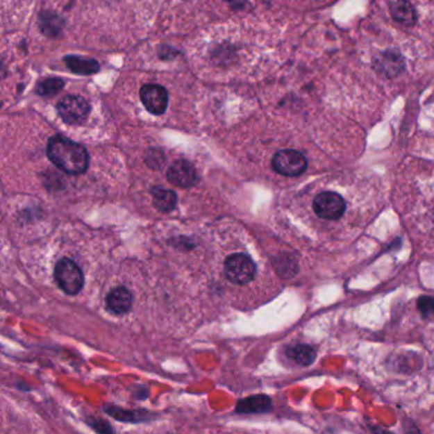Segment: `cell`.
Wrapping results in <instances>:
<instances>
[{"mask_svg": "<svg viewBox=\"0 0 434 434\" xmlns=\"http://www.w3.org/2000/svg\"><path fill=\"white\" fill-rule=\"evenodd\" d=\"M347 209L344 199L336 192H322L313 200V210L322 219L336 221Z\"/></svg>", "mask_w": 434, "mask_h": 434, "instance_id": "6", "label": "cell"}, {"mask_svg": "<svg viewBox=\"0 0 434 434\" xmlns=\"http://www.w3.org/2000/svg\"><path fill=\"white\" fill-rule=\"evenodd\" d=\"M140 99L147 111L153 115H162L168 106V93L160 84H145L140 90Z\"/></svg>", "mask_w": 434, "mask_h": 434, "instance_id": "7", "label": "cell"}, {"mask_svg": "<svg viewBox=\"0 0 434 434\" xmlns=\"http://www.w3.org/2000/svg\"><path fill=\"white\" fill-rule=\"evenodd\" d=\"M287 356L301 366H311L317 357L316 351L312 347L306 345V344H297V345L290 347L287 349Z\"/></svg>", "mask_w": 434, "mask_h": 434, "instance_id": "14", "label": "cell"}, {"mask_svg": "<svg viewBox=\"0 0 434 434\" xmlns=\"http://www.w3.org/2000/svg\"><path fill=\"white\" fill-rule=\"evenodd\" d=\"M65 64L73 73L76 74H82V76H91L96 74L99 72V61L90 58H82V56H76V55H69L65 59Z\"/></svg>", "mask_w": 434, "mask_h": 434, "instance_id": "12", "label": "cell"}, {"mask_svg": "<svg viewBox=\"0 0 434 434\" xmlns=\"http://www.w3.org/2000/svg\"><path fill=\"white\" fill-rule=\"evenodd\" d=\"M65 82L60 78H49L40 82L36 87V92L41 96H51L64 88Z\"/></svg>", "mask_w": 434, "mask_h": 434, "instance_id": "15", "label": "cell"}, {"mask_svg": "<svg viewBox=\"0 0 434 434\" xmlns=\"http://www.w3.org/2000/svg\"><path fill=\"white\" fill-rule=\"evenodd\" d=\"M224 273L229 282L244 285L253 281L256 275V265L250 256L244 253H235L226 259Z\"/></svg>", "mask_w": 434, "mask_h": 434, "instance_id": "3", "label": "cell"}, {"mask_svg": "<svg viewBox=\"0 0 434 434\" xmlns=\"http://www.w3.org/2000/svg\"><path fill=\"white\" fill-rule=\"evenodd\" d=\"M153 204L163 213H168L175 209L177 203V195L175 191L163 189V187H153L152 189Z\"/></svg>", "mask_w": 434, "mask_h": 434, "instance_id": "13", "label": "cell"}, {"mask_svg": "<svg viewBox=\"0 0 434 434\" xmlns=\"http://www.w3.org/2000/svg\"><path fill=\"white\" fill-rule=\"evenodd\" d=\"M167 180L175 186L186 189L198 183L199 175L189 160H178L168 168Z\"/></svg>", "mask_w": 434, "mask_h": 434, "instance_id": "8", "label": "cell"}, {"mask_svg": "<svg viewBox=\"0 0 434 434\" xmlns=\"http://www.w3.org/2000/svg\"><path fill=\"white\" fill-rule=\"evenodd\" d=\"M58 112L62 122L69 125L83 124L91 112V106L87 99L81 96H65L58 102Z\"/></svg>", "mask_w": 434, "mask_h": 434, "instance_id": "4", "label": "cell"}, {"mask_svg": "<svg viewBox=\"0 0 434 434\" xmlns=\"http://www.w3.org/2000/svg\"><path fill=\"white\" fill-rule=\"evenodd\" d=\"M405 431H406V434H420L418 428L415 427L414 423H409V424L405 427Z\"/></svg>", "mask_w": 434, "mask_h": 434, "instance_id": "17", "label": "cell"}, {"mask_svg": "<svg viewBox=\"0 0 434 434\" xmlns=\"http://www.w3.org/2000/svg\"><path fill=\"white\" fill-rule=\"evenodd\" d=\"M133 305V296L128 288L116 287L106 297V306L110 312L114 315L128 313Z\"/></svg>", "mask_w": 434, "mask_h": 434, "instance_id": "9", "label": "cell"}, {"mask_svg": "<svg viewBox=\"0 0 434 434\" xmlns=\"http://www.w3.org/2000/svg\"><path fill=\"white\" fill-rule=\"evenodd\" d=\"M272 399L267 395H253L238 401L237 414H264L272 409Z\"/></svg>", "mask_w": 434, "mask_h": 434, "instance_id": "10", "label": "cell"}, {"mask_svg": "<svg viewBox=\"0 0 434 434\" xmlns=\"http://www.w3.org/2000/svg\"><path fill=\"white\" fill-rule=\"evenodd\" d=\"M53 276L59 288L69 296H76L83 290V272L73 260L68 258L59 260L55 265Z\"/></svg>", "mask_w": 434, "mask_h": 434, "instance_id": "2", "label": "cell"}, {"mask_svg": "<svg viewBox=\"0 0 434 434\" xmlns=\"http://www.w3.org/2000/svg\"><path fill=\"white\" fill-rule=\"evenodd\" d=\"M273 168L278 174L288 177L301 176L307 169V160L305 156L298 151L285 149L276 153L273 157Z\"/></svg>", "mask_w": 434, "mask_h": 434, "instance_id": "5", "label": "cell"}, {"mask_svg": "<svg viewBox=\"0 0 434 434\" xmlns=\"http://www.w3.org/2000/svg\"><path fill=\"white\" fill-rule=\"evenodd\" d=\"M418 310H419L420 315L424 317V319H429L431 316L434 315V298L429 297V296H423L419 297L418 302Z\"/></svg>", "mask_w": 434, "mask_h": 434, "instance_id": "16", "label": "cell"}, {"mask_svg": "<svg viewBox=\"0 0 434 434\" xmlns=\"http://www.w3.org/2000/svg\"><path fill=\"white\" fill-rule=\"evenodd\" d=\"M391 15L397 22L410 27L417 21V10L409 1H392L390 3Z\"/></svg>", "mask_w": 434, "mask_h": 434, "instance_id": "11", "label": "cell"}, {"mask_svg": "<svg viewBox=\"0 0 434 434\" xmlns=\"http://www.w3.org/2000/svg\"><path fill=\"white\" fill-rule=\"evenodd\" d=\"M49 160L68 175H82L90 166V154L83 145L62 135H55L47 143Z\"/></svg>", "mask_w": 434, "mask_h": 434, "instance_id": "1", "label": "cell"}]
</instances>
